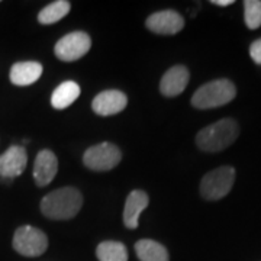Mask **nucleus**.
Wrapping results in <instances>:
<instances>
[{
	"mask_svg": "<svg viewBox=\"0 0 261 261\" xmlns=\"http://www.w3.org/2000/svg\"><path fill=\"white\" fill-rule=\"evenodd\" d=\"M83 206V196L74 187H61L44 196L41 212L53 221H67L74 218Z\"/></svg>",
	"mask_w": 261,
	"mask_h": 261,
	"instance_id": "1",
	"label": "nucleus"
},
{
	"mask_svg": "<svg viewBox=\"0 0 261 261\" xmlns=\"http://www.w3.org/2000/svg\"><path fill=\"white\" fill-rule=\"evenodd\" d=\"M238 135V122L231 118H225L199 130L196 135V145L205 152H219L232 145Z\"/></svg>",
	"mask_w": 261,
	"mask_h": 261,
	"instance_id": "2",
	"label": "nucleus"
},
{
	"mask_svg": "<svg viewBox=\"0 0 261 261\" xmlns=\"http://www.w3.org/2000/svg\"><path fill=\"white\" fill-rule=\"evenodd\" d=\"M237 96L235 84L228 79H218L200 86L192 96V106L200 111H207L232 102Z\"/></svg>",
	"mask_w": 261,
	"mask_h": 261,
	"instance_id": "3",
	"label": "nucleus"
},
{
	"mask_svg": "<svg viewBox=\"0 0 261 261\" xmlns=\"http://www.w3.org/2000/svg\"><path fill=\"white\" fill-rule=\"evenodd\" d=\"M233 181L235 168L231 166H222L203 176L199 192L205 200H219L231 192Z\"/></svg>",
	"mask_w": 261,
	"mask_h": 261,
	"instance_id": "4",
	"label": "nucleus"
},
{
	"mask_svg": "<svg viewBox=\"0 0 261 261\" xmlns=\"http://www.w3.org/2000/svg\"><path fill=\"white\" fill-rule=\"evenodd\" d=\"M13 250L23 257H39L48 248V237L44 231L31 225L19 226L13 233Z\"/></svg>",
	"mask_w": 261,
	"mask_h": 261,
	"instance_id": "5",
	"label": "nucleus"
},
{
	"mask_svg": "<svg viewBox=\"0 0 261 261\" xmlns=\"http://www.w3.org/2000/svg\"><path fill=\"white\" fill-rule=\"evenodd\" d=\"M122 160V151L112 142H102L84 151V166L93 171H109Z\"/></svg>",
	"mask_w": 261,
	"mask_h": 261,
	"instance_id": "6",
	"label": "nucleus"
},
{
	"mask_svg": "<svg viewBox=\"0 0 261 261\" xmlns=\"http://www.w3.org/2000/svg\"><path fill=\"white\" fill-rule=\"evenodd\" d=\"M92 47V39L83 31L70 32L61 38L54 47V53L58 60L64 63H73L84 57Z\"/></svg>",
	"mask_w": 261,
	"mask_h": 261,
	"instance_id": "7",
	"label": "nucleus"
},
{
	"mask_svg": "<svg viewBox=\"0 0 261 261\" xmlns=\"http://www.w3.org/2000/svg\"><path fill=\"white\" fill-rule=\"evenodd\" d=\"M145 27L157 35H174L185 28V18L176 10H161L149 15Z\"/></svg>",
	"mask_w": 261,
	"mask_h": 261,
	"instance_id": "8",
	"label": "nucleus"
},
{
	"mask_svg": "<svg viewBox=\"0 0 261 261\" xmlns=\"http://www.w3.org/2000/svg\"><path fill=\"white\" fill-rule=\"evenodd\" d=\"M28 164V154L22 145H12L0 155V178H15L20 176Z\"/></svg>",
	"mask_w": 261,
	"mask_h": 261,
	"instance_id": "9",
	"label": "nucleus"
},
{
	"mask_svg": "<svg viewBox=\"0 0 261 261\" xmlns=\"http://www.w3.org/2000/svg\"><path fill=\"white\" fill-rule=\"evenodd\" d=\"M128 105L126 94L121 90H105L100 92L92 102V109L96 115L100 116H112L121 113Z\"/></svg>",
	"mask_w": 261,
	"mask_h": 261,
	"instance_id": "10",
	"label": "nucleus"
},
{
	"mask_svg": "<svg viewBox=\"0 0 261 261\" xmlns=\"http://www.w3.org/2000/svg\"><path fill=\"white\" fill-rule=\"evenodd\" d=\"M190 80V73L185 65H174L168 68L161 77L160 92L166 97H176L185 92Z\"/></svg>",
	"mask_w": 261,
	"mask_h": 261,
	"instance_id": "11",
	"label": "nucleus"
},
{
	"mask_svg": "<svg viewBox=\"0 0 261 261\" xmlns=\"http://www.w3.org/2000/svg\"><path fill=\"white\" fill-rule=\"evenodd\" d=\"M57 171H58V160L56 154L49 149L39 151L34 163V180L37 186H48L56 177Z\"/></svg>",
	"mask_w": 261,
	"mask_h": 261,
	"instance_id": "12",
	"label": "nucleus"
},
{
	"mask_svg": "<svg viewBox=\"0 0 261 261\" xmlns=\"http://www.w3.org/2000/svg\"><path fill=\"white\" fill-rule=\"evenodd\" d=\"M149 197L144 190H132L125 202L123 207V224L129 229L138 228V221L142 214L148 207Z\"/></svg>",
	"mask_w": 261,
	"mask_h": 261,
	"instance_id": "13",
	"label": "nucleus"
},
{
	"mask_svg": "<svg viewBox=\"0 0 261 261\" xmlns=\"http://www.w3.org/2000/svg\"><path fill=\"white\" fill-rule=\"evenodd\" d=\"M42 64L38 61H19L10 68V82L18 87H27L37 83L42 75Z\"/></svg>",
	"mask_w": 261,
	"mask_h": 261,
	"instance_id": "14",
	"label": "nucleus"
},
{
	"mask_svg": "<svg viewBox=\"0 0 261 261\" xmlns=\"http://www.w3.org/2000/svg\"><path fill=\"white\" fill-rule=\"evenodd\" d=\"M80 96V86L75 82H64L61 83L51 94V105L57 111L67 109L79 99Z\"/></svg>",
	"mask_w": 261,
	"mask_h": 261,
	"instance_id": "15",
	"label": "nucleus"
},
{
	"mask_svg": "<svg viewBox=\"0 0 261 261\" xmlns=\"http://www.w3.org/2000/svg\"><path fill=\"white\" fill-rule=\"evenodd\" d=\"M135 252L140 261H170L167 248L154 240H140L135 244Z\"/></svg>",
	"mask_w": 261,
	"mask_h": 261,
	"instance_id": "16",
	"label": "nucleus"
},
{
	"mask_svg": "<svg viewBox=\"0 0 261 261\" xmlns=\"http://www.w3.org/2000/svg\"><path fill=\"white\" fill-rule=\"evenodd\" d=\"M70 9H71V5L67 0L53 2L38 13V22L42 25H53V23L65 18L70 13Z\"/></svg>",
	"mask_w": 261,
	"mask_h": 261,
	"instance_id": "17",
	"label": "nucleus"
},
{
	"mask_svg": "<svg viewBox=\"0 0 261 261\" xmlns=\"http://www.w3.org/2000/svg\"><path fill=\"white\" fill-rule=\"evenodd\" d=\"M99 261H128V250L119 241H103L96 248Z\"/></svg>",
	"mask_w": 261,
	"mask_h": 261,
	"instance_id": "18",
	"label": "nucleus"
},
{
	"mask_svg": "<svg viewBox=\"0 0 261 261\" xmlns=\"http://www.w3.org/2000/svg\"><path fill=\"white\" fill-rule=\"evenodd\" d=\"M244 20L250 29H258L261 27V2L260 0H245L244 2Z\"/></svg>",
	"mask_w": 261,
	"mask_h": 261,
	"instance_id": "19",
	"label": "nucleus"
},
{
	"mask_svg": "<svg viewBox=\"0 0 261 261\" xmlns=\"http://www.w3.org/2000/svg\"><path fill=\"white\" fill-rule=\"evenodd\" d=\"M250 57L255 64L261 65V38L255 39L250 45Z\"/></svg>",
	"mask_w": 261,
	"mask_h": 261,
	"instance_id": "20",
	"label": "nucleus"
},
{
	"mask_svg": "<svg viewBox=\"0 0 261 261\" xmlns=\"http://www.w3.org/2000/svg\"><path fill=\"white\" fill-rule=\"evenodd\" d=\"M232 3H233V0H212V5H215V6H221V8L231 6Z\"/></svg>",
	"mask_w": 261,
	"mask_h": 261,
	"instance_id": "21",
	"label": "nucleus"
}]
</instances>
